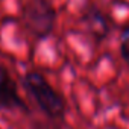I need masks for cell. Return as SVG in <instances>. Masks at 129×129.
<instances>
[{"label": "cell", "mask_w": 129, "mask_h": 129, "mask_svg": "<svg viewBox=\"0 0 129 129\" xmlns=\"http://www.w3.org/2000/svg\"><path fill=\"white\" fill-rule=\"evenodd\" d=\"M23 87L49 118L59 120L66 115V100L41 73L29 72L26 76H23Z\"/></svg>", "instance_id": "1"}, {"label": "cell", "mask_w": 129, "mask_h": 129, "mask_svg": "<svg viewBox=\"0 0 129 129\" xmlns=\"http://www.w3.org/2000/svg\"><path fill=\"white\" fill-rule=\"evenodd\" d=\"M21 18L26 30L37 40L49 37L56 23V9L49 0H29L24 5Z\"/></svg>", "instance_id": "2"}, {"label": "cell", "mask_w": 129, "mask_h": 129, "mask_svg": "<svg viewBox=\"0 0 129 129\" xmlns=\"http://www.w3.org/2000/svg\"><path fill=\"white\" fill-rule=\"evenodd\" d=\"M0 111H23L29 112L26 102L18 93L15 81L11 78L9 72L0 66Z\"/></svg>", "instance_id": "3"}, {"label": "cell", "mask_w": 129, "mask_h": 129, "mask_svg": "<svg viewBox=\"0 0 129 129\" xmlns=\"http://www.w3.org/2000/svg\"><path fill=\"white\" fill-rule=\"evenodd\" d=\"M84 20L87 23V27L88 30L97 38V40H102L106 37L108 30H109V26L106 23V18L103 17V14L94 8V6H90L88 11L84 14Z\"/></svg>", "instance_id": "4"}, {"label": "cell", "mask_w": 129, "mask_h": 129, "mask_svg": "<svg viewBox=\"0 0 129 129\" xmlns=\"http://www.w3.org/2000/svg\"><path fill=\"white\" fill-rule=\"evenodd\" d=\"M120 53H121V58H123V59L129 64V35H126V37L121 40Z\"/></svg>", "instance_id": "5"}]
</instances>
